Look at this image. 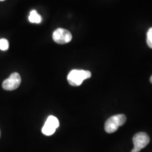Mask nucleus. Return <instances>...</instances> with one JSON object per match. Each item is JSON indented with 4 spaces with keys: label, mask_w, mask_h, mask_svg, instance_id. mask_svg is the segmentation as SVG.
<instances>
[{
    "label": "nucleus",
    "mask_w": 152,
    "mask_h": 152,
    "mask_svg": "<svg viewBox=\"0 0 152 152\" xmlns=\"http://www.w3.org/2000/svg\"><path fill=\"white\" fill-rule=\"evenodd\" d=\"M58 127H59V121L58 118L54 115H49L42 127V132L45 135H52Z\"/></svg>",
    "instance_id": "423d86ee"
},
{
    "label": "nucleus",
    "mask_w": 152,
    "mask_h": 152,
    "mask_svg": "<svg viewBox=\"0 0 152 152\" xmlns=\"http://www.w3.org/2000/svg\"><path fill=\"white\" fill-rule=\"evenodd\" d=\"M132 142L134 144V148L131 152H140L148 145L150 139L147 133L141 132L134 134L132 138Z\"/></svg>",
    "instance_id": "7ed1b4c3"
},
{
    "label": "nucleus",
    "mask_w": 152,
    "mask_h": 152,
    "mask_svg": "<svg viewBox=\"0 0 152 152\" xmlns=\"http://www.w3.org/2000/svg\"><path fill=\"white\" fill-rule=\"evenodd\" d=\"M147 43L148 46L152 49V28H150L147 32Z\"/></svg>",
    "instance_id": "1a4fd4ad"
},
{
    "label": "nucleus",
    "mask_w": 152,
    "mask_h": 152,
    "mask_svg": "<svg viewBox=\"0 0 152 152\" xmlns=\"http://www.w3.org/2000/svg\"><path fill=\"white\" fill-rule=\"evenodd\" d=\"M0 137H1V131H0Z\"/></svg>",
    "instance_id": "9b49d317"
},
{
    "label": "nucleus",
    "mask_w": 152,
    "mask_h": 152,
    "mask_svg": "<svg viewBox=\"0 0 152 152\" xmlns=\"http://www.w3.org/2000/svg\"><path fill=\"white\" fill-rule=\"evenodd\" d=\"M21 83V77L18 73H13L7 79L4 80L2 87L4 90L7 91H12L16 90L20 86Z\"/></svg>",
    "instance_id": "39448f33"
},
{
    "label": "nucleus",
    "mask_w": 152,
    "mask_h": 152,
    "mask_svg": "<svg viewBox=\"0 0 152 152\" xmlns=\"http://www.w3.org/2000/svg\"><path fill=\"white\" fill-rule=\"evenodd\" d=\"M0 1H4V0H0Z\"/></svg>",
    "instance_id": "f8f14e48"
},
{
    "label": "nucleus",
    "mask_w": 152,
    "mask_h": 152,
    "mask_svg": "<svg viewBox=\"0 0 152 152\" xmlns=\"http://www.w3.org/2000/svg\"><path fill=\"white\" fill-rule=\"evenodd\" d=\"M9 41L5 38L0 39V49L2 51H7L9 49Z\"/></svg>",
    "instance_id": "6e6552de"
},
{
    "label": "nucleus",
    "mask_w": 152,
    "mask_h": 152,
    "mask_svg": "<svg viewBox=\"0 0 152 152\" xmlns=\"http://www.w3.org/2000/svg\"><path fill=\"white\" fill-rule=\"evenodd\" d=\"M126 122V116L124 114H118L109 118L106 121L104 125V129L107 133H113L118 129L119 127L122 126Z\"/></svg>",
    "instance_id": "f03ea898"
},
{
    "label": "nucleus",
    "mask_w": 152,
    "mask_h": 152,
    "mask_svg": "<svg viewBox=\"0 0 152 152\" xmlns=\"http://www.w3.org/2000/svg\"><path fill=\"white\" fill-rule=\"evenodd\" d=\"M28 20L32 23H40L42 22V17L37 12L36 10H32L30 11L29 17H28Z\"/></svg>",
    "instance_id": "0eeeda50"
},
{
    "label": "nucleus",
    "mask_w": 152,
    "mask_h": 152,
    "mask_svg": "<svg viewBox=\"0 0 152 152\" xmlns=\"http://www.w3.org/2000/svg\"><path fill=\"white\" fill-rule=\"evenodd\" d=\"M72 34L68 30L58 28L53 33V39L55 42L60 45L67 44L72 40Z\"/></svg>",
    "instance_id": "20e7f679"
},
{
    "label": "nucleus",
    "mask_w": 152,
    "mask_h": 152,
    "mask_svg": "<svg viewBox=\"0 0 152 152\" xmlns=\"http://www.w3.org/2000/svg\"><path fill=\"white\" fill-rule=\"evenodd\" d=\"M150 82H151V83H152V75H151V78H150Z\"/></svg>",
    "instance_id": "9d476101"
},
{
    "label": "nucleus",
    "mask_w": 152,
    "mask_h": 152,
    "mask_svg": "<svg viewBox=\"0 0 152 152\" xmlns=\"http://www.w3.org/2000/svg\"><path fill=\"white\" fill-rule=\"evenodd\" d=\"M91 76L92 73L89 71L73 69L68 73L67 80L72 86L77 87L83 84V81L85 80L90 78Z\"/></svg>",
    "instance_id": "f257e3e1"
}]
</instances>
